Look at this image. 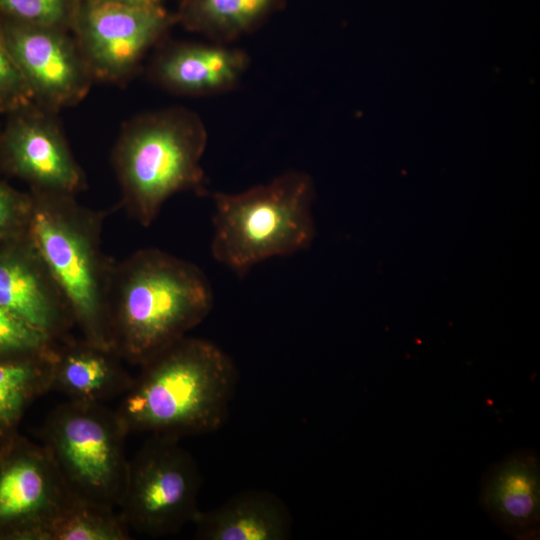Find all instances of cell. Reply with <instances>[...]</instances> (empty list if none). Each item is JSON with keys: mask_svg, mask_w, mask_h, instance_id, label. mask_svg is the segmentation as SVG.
I'll use <instances>...</instances> for the list:
<instances>
[{"mask_svg": "<svg viewBox=\"0 0 540 540\" xmlns=\"http://www.w3.org/2000/svg\"><path fill=\"white\" fill-rule=\"evenodd\" d=\"M211 284L192 262L142 248L115 262L108 317L112 348L142 365L186 336L210 313Z\"/></svg>", "mask_w": 540, "mask_h": 540, "instance_id": "obj_1", "label": "cell"}, {"mask_svg": "<svg viewBox=\"0 0 540 540\" xmlns=\"http://www.w3.org/2000/svg\"><path fill=\"white\" fill-rule=\"evenodd\" d=\"M237 382L231 358L185 336L141 365L115 410L127 433L182 438L219 429Z\"/></svg>", "mask_w": 540, "mask_h": 540, "instance_id": "obj_2", "label": "cell"}, {"mask_svg": "<svg viewBox=\"0 0 540 540\" xmlns=\"http://www.w3.org/2000/svg\"><path fill=\"white\" fill-rule=\"evenodd\" d=\"M206 146L204 122L183 106L141 113L126 121L111 156L126 213L148 227L175 194H205L201 160Z\"/></svg>", "mask_w": 540, "mask_h": 540, "instance_id": "obj_3", "label": "cell"}, {"mask_svg": "<svg viewBox=\"0 0 540 540\" xmlns=\"http://www.w3.org/2000/svg\"><path fill=\"white\" fill-rule=\"evenodd\" d=\"M25 233L44 259L71 309L82 338L112 348L108 298L115 262L102 250L107 211L76 196L30 191Z\"/></svg>", "mask_w": 540, "mask_h": 540, "instance_id": "obj_4", "label": "cell"}, {"mask_svg": "<svg viewBox=\"0 0 540 540\" xmlns=\"http://www.w3.org/2000/svg\"><path fill=\"white\" fill-rule=\"evenodd\" d=\"M216 261L239 276L273 257L307 248L314 237L313 183L290 170L238 193L211 194Z\"/></svg>", "mask_w": 540, "mask_h": 540, "instance_id": "obj_5", "label": "cell"}, {"mask_svg": "<svg viewBox=\"0 0 540 540\" xmlns=\"http://www.w3.org/2000/svg\"><path fill=\"white\" fill-rule=\"evenodd\" d=\"M40 435L74 499L118 510L127 478L128 433L115 410L68 400L48 414Z\"/></svg>", "mask_w": 540, "mask_h": 540, "instance_id": "obj_6", "label": "cell"}, {"mask_svg": "<svg viewBox=\"0 0 540 540\" xmlns=\"http://www.w3.org/2000/svg\"><path fill=\"white\" fill-rule=\"evenodd\" d=\"M180 438L153 434L128 460L118 512L130 530L149 537L177 534L200 509L201 476Z\"/></svg>", "mask_w": 540, "mask_h": 540, "instance_id": "obj_7", "label": "cell"}, {"mask_svg": "<svg viewBox=\"0 0 540 540\" xmlns=\"http://www.w3.org/2000/svg\"><path fill=\"white\" fill-rule=\"evenodd\" d=\"M176 16L163 6L79 0L70 31L94 82L122 84L161 43Z\"/></svg>", "mask_w": 540, "mask_h": 540, "instance_id": "obj_8", "label": "cell"}, {"mask_svg": "<svg viewBox=\"0 0 540 540\" xmlns=\"http://www.w3.org/2000/svg\"><path fill=\"white\" fill-rule=\"evenodd\" d=\"M72 499L42 445L17 434L0 446V540H44Z\"/></svg>", "mask_w": 540, "mask_h": 540, "instance_id": "obj_9", "label": "cell"}, {"mask_svg": "<svg viewBox=\"0 0 540 540\" xmlns=\"http://www.w3.org/2000/svg\"><path fill=\"white\" fill-rule=\"evenodd\" d=\"M58 113L36 103L6 115L0 131V168L30 191L77 196L87 188Z\"/></svg>", "mask_w": 540, "mask_h": 540, "instance_id": "obj_10", "label": "cell"}, {"mask_svg": "<svg viewBox=\"0 0 540 540\" xmlns=\"http://www.w3.org/2000/svg\"><path fill=\"white\" fill-rule=\"evenodd\" d=\"M1 19L9 49L37 105L59 113L86 97L94 80L70 30Z\"/></svg>", "mask_w": 540, "mask_h": 540, "instance_id": "obj_11", "label": "cell"}, {"mask_svg": "<svg viewBox=\"0 0 540 540\" xmlns=\"http://www.w3.org/2000/svg\"><path fill=\"white\" fill-rule=\"evenodd\" d=\"M0 306L55 343L75 327L66 298L25 232L0 239Z\"/></svg>", "mask_w": 540, "mask_h": 540, "instance_id": "obj_12", "label": "cell"}, {"mask_svg": "<svg viewBox=\"0 0 540 540\" xmlns=\"http://www.w3.org/2000/svg\"><path fill=\"white\" fill-rule=\"evenodd\" d=\"M147 68L152 83L175 95L203 97L235 89L250 59L246 51L215 42L166 41Z\"/></svg>", "mask_w": 540, "mask_h": 540, "instance_id": "obj_13", "label": "cell"}, {"mask_svg": "<svg viewBox=\"0 0 540 540\" xmlns=\"http://www.w3.org/2000/svg\"><path fill=\"white\" fill-rule=\"evenodd\" d=\"M123 361L114 349L70 337L56 343L51 390L85 403L122 397L134 381Z\"/></svg>", "mask_w": 540, "mask_h": 540, "instance_id": "obj_14", "label": "cell"}, {"mask_svg": "<svg viewBox=\"0 0 540 540\" xmlns=\"http://www.w3.org/2000/svg\"><path fill=\"white\" fill-rule=\"evenodd\" d=\"M481 503L508 532H534L540 515L538 457L521 451L494 465L484 478Z\"/></svg>", "mask_w": 540, "mask_h": 540, "instance_id": "obj_15", "label": "cell"}, {"mask_svg": "<svg viewBox=\"0 0 540 540\" xmlns=\"http://www.w3.org/2000/svg\"><path fill=\"white\" fill-rule=\"evenodd\" d=\"M193 523L199 540H287L292 536L286 505L269 491L239 493L215 509L200 510Z\"/></svg>", "mask_w": 540, "mask_h": 540, "instance_id": "obj_16", "label": "cell"}, {"mask_svg": "<svg viewBox=\"0 0 540 540\" xmlns=\"http://www.w3.org/2000/svg\"><path fill=\"white\" fill-rule=\"evenodd\" d=\"M55 346L0 359V446L18 434L20 421L30 405L51 391Z\"/></svg>", "mask_w": 540, "mask_h": 540, "instance_id": "obj_17", "label": "cell"}, {"mask_svg": "<svg viewBox=\"0 0 540 540\" xmlns=\"http://www.w3.org/2000/svg\"><path fill=\"white\" fill-rule=\"evenodd\" d=\"M283 0H183L176 21L208 41L231 45L253 32Z\"/></svg>", "mask_w": 540, "mask_h": 540, "instance_id": "obj_18", "label": "cell"}, {"mask_svg": "<svg viewBox=\"0 0 540 540\" xmlns=\"http://www.w3.org/2000/svg\"><path fill=\"white\" fill-rule=\"evenodd\" d=\"M118 510L72 499L48 525L44 540H129Z\"/></svg>", "mask_w": 540, "mask_h": 540, "instance_id": "obj_19", "label": "cell"}, {"mask_svg": "<svg viewBox=\"0 0 540 540\" xmlns=\"http://www.w3.org/2000/svg\"><path fill=\"white\" fill-rule=\"evenodd\" d=\"M79 0H0V17L70 30Z\"/></svg>", "mask_w": 540, "mask_h": 540, "instance_id": "obj_20", "label": "cell"}, {"mask_svg": "<svg viewBox=\"0 0 540 540\" xmlns=\"http://www.w3.org/2000/svg\"><path fill=\"white\" fill-rule=\"evenodd\" d=\"M55 342L0 306V359L49 350Z\"/></svg>", "mask_w": 540, "mask_h": 540, "instance_id": "obj_21", "label": "cell"}, {"mask_svg": "<svg viewBox=\"0 0 540 540\" xmlns=\"http://www.w3.org/2000/svg\"><path fill=\"white\" fill-rule=\"evenodd\" d=\"M34 103L7 44L0 17V114L6 116Z\"/></svg>", "mask_w": 540, "mask_h": 540, "instance_id": "obj_22", "label": "cell"}, {"mask_svg": "<svg viewBox=\"0 0 540 540\" xmlns=\"http://www.w3.org/2000/svg\"><path fill=\"white\" fill-rule=\"evenodd\" d=\"M30 194L16 191L0 181V239L25 232Z\"/></svg>", "mask_w": 540, "mask_h": 540, "instance_id": "obj_23", "label": "cell"}, {"mask_svg": "<svg viewBox=\"0 0 540 540\" xmlns=\"http://www.w3.org/2000/svg\"><path fill=\"white\" fill-rule=\"evenodd\" d=\"M127 5H134V6H147V7H154V6H163V0H107Z\"/></svg>", "mask_w": 540, "mask_h": 540, "instance_id": "obj_24", "label": "cell"}, {"mask_svg": "<svg viewBox=\"0 0 540 540\" xmlns=\"http://www.w3.org/2000/svg\"><path fill=\"white\" fill-rule=\"evenodd\" d=\"M0 131H1V126H0Z\"/></svg>", "mask_w": 540, "mask_h": 540, "instance_id": "obj_25", "label": "cell"}]
</instances>
